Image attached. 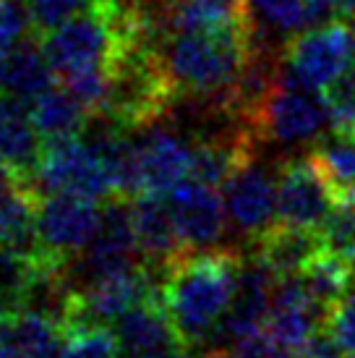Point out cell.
<instances>
[{
	"mask_svg": "<svg viewBox=\"0 0 355 358\" xmlns=\"http://www.w3.org/2000/svg\"><path fill=\"white\" fill-rule=\"evenodd\" d=\"M123 21H154L170 0H99Z\"/></svg>",
	"mask_w": 355,
	"mask_h": 358,
	"instance_id": "cell-32",
	"label": "cell"
},
{
	"mask_svg": "<svg viewBox=\"0 0 355 358\" xmlns=\"http://www.w3.org/2000/svg\"><path fill=\"white\" fill-rule=\"evenodd\" d=\"M42 136L34 129L29 108L0 92V155L27 178L42 152Z\"/></svg>",
	"mask_w": 355,
	"mask_h": 358,
	"instance_id": "cell-20",
	"label": "cell"
},
{
	"mask_svg": "<svg viewBox=\"0 0 355 358\" xmlns=\"http://www.w3.org/2000/svg\"><path fill=\"white\" fill-rule=\"evenodd\" d=\"M194 157H196V139L186 131L173 126H141L133 136V191L131 196L141 194H168L194 178Z\"/></svg>",
	"mask_w": 355,
	"mask_h": 358,
	"instance_id": "cell-6",
	"label": "cell"
},
{
	"mask_svg": "<svg viewBox=\"0 0 355 358\" xmlns=\"http://www.w3.org/2000/svg\"><path fill=\"white\" fill-rule=\"evenodd\" d=\"M209 358H296V353L261 327L259 332L227 343L225 348L215 350Z\"/></svg>",
	"mask_w": 355,
	"mask_h": 358,
	"instance_id": "cell-29",
	"label": "cell"
},
{
	"mask_svg": "<svg viewBox=\"0 0 355 358\" xmlns=\"http://www.w3.org/2000/svg\"><path fill=\"white\" fill-rule=\"evenodd\" d=\"M280 275L251 249L243 254V264H240V275H238L236 296L230 301L225 319L219 324V332L215 338V348H225L227 343L240 340L259 332L264 327L269 306H272V296L277 290Z\"/></svg>",
	"mask_w": 355,
	"mask_h": 358,
	"instance_id": "cell-13",
	"label": "cell"
},
{
	"mask_svg": "<svg viewBox=\"0 0 355 358\" xmlns=\"http://www.w3.org/2000/svg\"><path fill=\"white\" fill-rule=\"evenodd\" d=\"M254 21L277 34H300L324 24L335 10L332 0H248Z\"/></svg>",
	"mask_w": 355,
	"mask_h": 358,
	"instance_id": "cell-22",
	"label": "cell"
},
{
	"mask_svg": "<svg viewBox=\"0 0 355 358\" xmlns=\"http://www.w3.org/2000/svg\"><path fill=\"white\" fill-rule=\"evenodd\" d=\"M243 254L186 251L159 269V301L183 348L212 345L236 296Z\"/></svg>",
	"mask_w": 355,
	"mask_h": 358,
	"instance_id": "cell-2",
	"label": "cell"
},
{
	"mask_svg": "<svg viewBox=\"0 0 355 358\" xmlns=\"http://www.w3.org/2000/svg\"><path fill=\"white\" fill-rule=\"evenodd\" d=\"M282 58L293 76L324 92L350 66H355V29L347 21L316 24L287 42Z\"/></svg>",
	"mask_w": 355,
	"mask_h": 358,
	"instance_id": "cell-7",
	"label": "cell"
},
{
	"mask_svg": "<svg viewBox=\"0 0 355 358\" xmlns=\"http://www.w3.org/2000/svg\"><path fill=\"white\" fill-rule=\"evenodd\" d=\"M24 3H27V0H24Z\"/></svg>",
	"mask_w": 355,
	"mask_h": 358,
	"instance_id": "cell-39",
	"label": "cell"
},
{
	"mask_svg": "<svg viewBox=\"0 0 355 358\" xmlns=\"http://www.w3.org/2000/svg\"><path fill=\"white\" fill-rule=\"evenodd\" d=\"M326 332L345 353H355V290H347L329 311Z\"/></svg>",
	"mask_w": 355,
	"mask_h": 358,
	"instance_id": "cell-31",
	"label": "cell"
},
{
	"mask_svg": "<svg viewBox=\"0 0 355 358\" xmlns=\"http://www.w3.org/2000/svg\"><path fill=\"white\" fill-rule=\"evenodd\" d=\"M222 201L230 228L254 243L269 228H275L277 176L266 165L248 157L222 183Z\"/></svg>",
	"mask_w": 355,
	"mask_h": 358,
	"instance_id": "cell-9",
	"label": "cell"
},
{
	"mask_svg": "<svg viewBox=\"0 0 355 358\" xmlns=\"http://www.w3.org/2000/svg\"><path fill=\"white\" fill-rule=\"evenodd\" d=\"M347 358H355V353H347Z\"/></svg>",
	"mask_w": 355,
	"mask_h": 358,
	"instance_id": "cell-38",
	"label": "cell"
},
{
	"mask_svg": "<svg viewBox=\"0 0 355 358\" xmlns=\"http://www.w3.org/2000/svg\"><path fill=\"white\" fill-rule=\"evenodd\" d=\"M326 123L329 113L324 92L303 84L282 63L275 87L256 118V136L275 141L280 147H296L321 139Z\"/></svg>",
	"mask_w": 355,
	"mask_h": 358,
	"instance_id": "cell-4",
	"label": "cell"
},
{
	"mask_svg": "<svg viewBox=\"0 0 355 358\" xmlns=\"http://www.w3.org/2000/svg\"><path fill=\"white\" fill-rule=\"evenodd\" d=\"M332 10L340 19H355V0H332Z\"/></svg>",
	"mask_w": 355,
	"mask_h": 358,
	"instance_id": "cell-35",
	"label": "cell"
},
{
	"mask_svg": "<svg viewBox=\"0 0 355 358\" xmlns=\"http://www.w3.org/2000/svg\"><path fill=\"white\" fill-rule=\"evenodd\" d=\"M105 209V207H102ZM97 199L79 194H45L37 201V249L50 264L66 267L87 249L102 222Z\"/></svg>",
	"mask_w": 355,
	"mask_h": 358,
	"instance_id": "cell-5",
	"label": "cell"
},
{
	"mask_svg": "<svg viewBox=\"0 0 355 358\" xmlns=\"http://www.w3.org/2000/svg\"><path fill=\"white\" fill-rule=\"evenodd\" d=\"M31 27L24 0H0V60L27 40Z\"/></svg>",
	"mask_w": 355,
	"mask_h": 358,
	"instance_id": "cell-30",
	"label": "cell"
},
{
	"mask_svg": "<svg viewBox=\"0 0 355 358\" xmlns=\"http://www.w3.org/2000/svg\"><path fill=\"white\" fill-rule=\"evenodd\" d=\"M162 196L168 201L183 251H207L222 241V233L230 222L225 201L215 186L198 178H186Z\"/></svg>",
	"mask_w": 355,
	"mask_h": 358,
	"instance_id": "cell-12",
	"label": "cell"
},
{
	"mask_svg": "<svg viewBox=\"0 0 355 358\" xmlns=\"http://www.w3.org/2000/svg\"><path fill=\"white\" fill-rule=\"evenodd\" d=\"M52 81L55 71L45 55V48L34 42L24 40L0 60V92L24 102L27 108L52 87Z\"/></svg>",
	"mask_w": 355,
	"mask_h": 358,
	"instance_id": "cell-18",
	"label": "cell"
},
{
	"mask_svg": "<svg viewBox=\"0 0 355 358\" xmlns=\"http://www.w3.org/2000/svg\"><path fill=\"white\" fill-rule=\"evenodd\" d=\"M63 322L45 311L21 308L13 314L0 358H60Z\"/></svg>",
	"mask_w": 355,
	"mask_h": 358,
	"instance_id": "cell-19",
	"label": "cell"
},
{
	"mask_svg": "<svg viewBox=\"0 0 355 358\" xmlns=\"http://www.w3.org/2000/svg\"><path fill=\"white\" fill-rule=\"evenodd\" d=\"M113 332L118 338L120 358H149L162 350L180 348L178 332L159 296L131 308L113 324Z\"/></svg>",
	"mask_w": 355,
	"mask_h": 358,
	"instance_id": "cell-15",
	"label": "cell"
},
{
	"mask_svg": "<svg viewBox=\"0 0 355 358\" xmlns=\"http://www.w3.org/2000/svg\"><path fill=\"white\" fill-rule=\"evenodd\" d=\"M154 50L175 94L225 108L259 50L256 24L219 29H154Z\"/></svg>",
	"mask_w": 355,
	"mask_h": 358,
	"instance_id": "cell-1",
	"label": "cell"
},
{
	"mask_svg": "<svg viewBox=\"0 0 355 358\" xmlns=\"http://www.w3.org/2000/svg\"><path fill=\"white\" fill-rule=\"evenodd\" d=\"M60 358H120L118 338L108 324L94 322H66Z\"/></svg>",
	"mask_w": 355,
	"mask_h": 358,
	"instance_id": "cell-25",
	"label": "cell"
},
{
	"mask_svg": "<svg viewBox=\"0 0 355 358\" xmlns=\"http://www.w3.org/2000/svg\"><path fill=\"white\" fill-rule=\"evenodd\" d=\"M131 217H133V230H136L141 257L147 259L152 267L162 269L175 257L186 254L183 243L178 238L175 222H173L165 196H159V194L133 196Z\"/></svg>",
	"mask_w": 355,
	"mask_h": 358,
	"instance_id": "cell-16",
	"label": "cell"
},
{
	"mask_svg": "<svg viewBox=\"0 0 355 358\" xmlns=\"http://www.w3.org/2000/svg\"><path fill=\"white\" fill-rule=\"evenodd\" d=\"M342 353L345 350L337 345L335 338L326 329H321L319 335H314L303 348L298 350L296 358H342Z\"/></svg>",
	"mask_w": 355,
	"mask_h": 358,
	"instance_id": "cell-33",
	"label": "cell"
},
{
	"mask_svg": "<svg viewBox=\"0 0 355 358\" xmlns=\"http://www.w3.org/2000/svg\"><path fill=\"white\" fill-rule=\"evenodd\" d=\"M159 285L144 267L118 272L110 278H99L73 290L66 322H94V324H115L131 308L149 299H157ZM63 322V324H66Z\"/></svg>",
	"mask_w": 355,
	"mask_h": 358,
	"instance_id": "cell-10",
	"label": "cell"
},
{
	"mask_svg": "<svg viewBox=\"0 0 355 358\" xmlns=\"http://www.w3.org/2000/svg\"><path fill=\"white\" fill-rule=\"evenodd\" d=\"M311 157L332 183L337 196L355 194V134L332 131V136L319 139Z\"/></svg>",
	"mask_w": 355,
	"mask_h": 358,
	"instance_id": "cell-24",
	"label": "cell"
},
{
	"mask_svg": "<svg viewBox=\"0 0 355 358\" xmlns=\"http://www.w3.org/2000/svg\"><path fill=\"white\" fill-rule=\"evenodd\" d=\"M29 115L34 129L40 131L42 141H50L81 134L89 118V110L81 105V100L71 90L50 87L45 94H40L29 105Z\"/></svg>",
	"mask_w": 355,
	"mask_h": 358,
	"instance_id": "cell-21",
	"label": "cell"
},
{
	"mask_svg": "<svg viewBox=\"0 0 355 358\" xmlns=\"http://www.w3.org/2000/svg\"><path fill=\"white\" fill-rule=\"evenodd\" d=\"M34 194H79L89 199L108 201L118 196L110 162L102 144L89 129L73 136H60L42 144L40 159L27 176Z\"/></svg>",
	"mask_w": 355,
	"mask_h": 358,
	"instance_id": "cell-3",
	"label": "cell"
},
{
	"mask_svg": "<svg viewBox=\"0 0 355 358\" xmlns=\"http://www.w3.org/2000/svg\"><path fill=\"white\" fill-rule=\"evenodd\" d=\"M149 358H191L186 353V348L180 345V348H170V350H162V353H157V356H149Z\"/></svg>",
	"mask_w": 355,
	"mask_h": 358,
	"instance_id": "cell-37",
	"label": "cell"
},
{
	"mask_svg": "<svg viewBox=\"0 0 355 358\" xmlns=\"http://www.w3.org/2000/svg\"><path fill=\"white\" fill-rule=\"evenodd\" d=\"M335 199L332 183L311 155L285 162L277 176V220L282 225L319 230L335 207Z\"/></svg>",
	"mask_w": 355,
	"mask_h": 358,
	"instance_id": "cell-11",
	"label": "cell"
},
{
	"mask_svg": "<svg viewBox=\"0 0 355 358\" xmlns=\"http://www.w3.org/2000/svg\"><path fill=\"white\" fill-rule=\"evenodd\" d=\"M355 267L347 259L337 257L332 251H321L319 257L308 262V267L303 272H298V278L303 280L306 290L314 296L326 311H332L335 303L347 293L350 280H353Z\"/></svg>",
	"mask_w": 355,
	"mask_h": 358,
	"instance_id": "cell-23",
	"label": "cell"
},
{
	"mask_svg": "<svg viewBox=\"0 0 355 358\" xmlns=\"http://www.w3.org/2000/svg\"><path fill=\"white\" fill-rule=\"evenodd\" d=\"M324 102L332 131L355 134V66H350L340 79L326 87Z\"/></svg>",
	"mask_w": 355,
	"mask_h": 358,
	"instance_id": "cell-27",
	"label": "cell"
},
{
	"mask_svg": "<svg viewBox=\"0 0 355 358\" xmlns=\"http://www.w3.org/2000/svg\"><path fill=\"white\" fill-rule=\"evenodd\" d=\"M251 249L256 251L280 278H287V275L303 272L308 262L324 251V241H321L319 230L293 228V225L277 222L275 228H269L261 238L251 243Z\"/></svg>",
	"mask_w": 355,
	"mask_h": 358,
	"instance_id": "cell-17",
	"label": "cell"
},
{
	"mask_svg": "<svg viewBox=\"0 0 355 358\" xmlns=\"http://www.w3.org/2000/svg\"><path fill=\"white\" fill-rule=\"evenodd\" d=\"M324 249L347 259L355 267V194H342L319 228Z\"/></svg>",
	"mask_w": 355,
	"mask_h": 358,
	"instance_id": "cell-26",
	"label": "cell"
},
{
	"mask_svg": "<svg viewBox=\"0 0 355 358\" xmlns=\"http://www.w3.org/2000/svg\"><path fill=\"white\" fill-rule=\"evenodd\" d=\"M19 180H24V176L0 155V189H3V186H10V183H19Z\"/></svg>",
	"mask_w": 355,
	"mask_h": 358,
	"instance_id": "cell-34",
	"label": "cell"
},
{
	"mask_svg": "<svg viewBox=\"0 0 355 358\" xmlns=\"http://www.w3.org/2000/svg\"><path fill=\"white\" fill-rule=\"evenodd\" d=\"M326 319L329 311L308 293L303 280L298 275H287L277 282L264 329L285 348L298 353L314 335L326 329Z\"/></svg>",
	"mask_w": 355,
	"mask_h": 358,
	"instance_id": "cell-14",
	"label": "cell"
},
{
	"mask_svg": "<svg viewBox=\"0 0 355 358\" xmlns=\"http://www.w3.org/2000/svg\"><path fill=\"white\" fill-rule=\"evenodd\" d=\"M13 314H16V311H8V308L0 303V345L6 343V338H8V329H10V322H13Z\"/></svg>",
	"mask_w": 355,
	"mask_h": 358,
	"instance_id": "cell-36",
	"label": "cell"
},
{
	"mask_svg": "<svg viewBox=\"0 0 355 358\" xmlns=\"http://www.w3.org/2000/svg\"><path fill=\"white\" fill-rule=\"evenodd\" d=\"M94 6H97V0H27L31 27L42 34L58 29L60 24H66Z\"/></svg>",
	"mask_w": 355,
	"mask_h": 358,
	"instance_id": "cell-28",
	"label": "cell"
},
{
	"mask_svg": "<svg viewBox=\"0 0 355 358\" xmlns=\"http://www.w3.org/2000/svg\"><path fill=\"white\" fill-rule=\"evenodd\" d=\"M138 238L133 230V217H131V204L123 201V196L108 199L102 209V222L99 230L87 249L76 257L73 272L81 280V285L94 282L99 278H110L118 272L141 267L138 264Z\"/></svg>",
	"mask_w": 355,
	"mask_h": 358,
	"instance_id": "cell-8",
	"label": "cell"
}]
</instances>
